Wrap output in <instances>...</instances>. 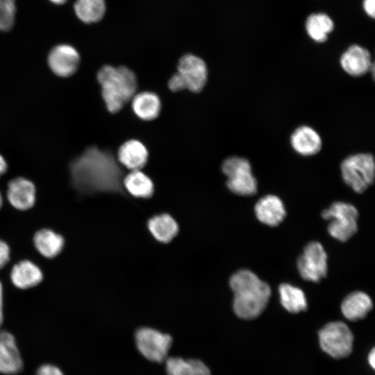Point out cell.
Masks as SVG:
<instances>
[{
    "label": "cell",
    "mask_w": 375,
    "mask_h": 375,
    "mask_svg": "<svg viewBox=\"0 0 375 375\" xmlns=\"http://www.w3.org/2000/svg\"><path fill=\"white\" fill-rule=\"evenodd\" d=\"M72 184L83 194H124L123 172L112 153L90 147L69 165Z\"/></svg>",
    "instance_id": "obj_1"
},
{
    "label": "cell",
    "mask_w": 375,
    "mask_h": 375,
    "mask_svg": "<svg viewBox=\"0 0 375 375\" xmlns=\"http://www.w3.org/2000/svg\"><path fill=\"white\" fill-rule=\"evenodd\" d=\"M229 283L234 293L233 307L237 316L244 319L258 317L269 301V286L247 269L233 274Z\"/></svg>",
    "instance_id": "obj_2"
},
{
    "label": "cell",
    "mask_w": 375,
    "mask_h": 375,
    "mask_svg": "<svg viewBox=\"0 0 375 375\" xmlns=\"http://www.w3.org/2000/svg\"><path fill=\"white\" fill-rule=\"evenodd\" d=\"M97 80L106 106L112 113L119 111L135 94L137 78L127 67L105 65L99 70Z\"/></svg>",
    "instance_id": "obj_3"
},
{
    "label": "cell",
    "mask_w": 375,
    "mask_h": 375,
    "mask_svg": "<svg viewBox=\"0 0 375 375\" xmlns=\"http://www.w3.org/2000/svg\"><path fill=\"white\" fill-rule=\"evenodd\" d=\"M208 79V69L205 62L192 54H185L178 60L177 72L168 82L173 92L188 90L199 92L204 88Z\"/></svg>",
    "instance_id": "obj_4"
},
{
    "label": "cell",
    "mask_w": 375,
    "mask_h": 375,
    "mask_svg": "<svg viewBox=\"0 0 375 375\" xmlns=\"http://www.w3.org/2000/svg\"><path fill=\"white\" fill-rule=\"evenodd\" d=\"M340 170L344 183L354 192L362 193L374 181V157L369 153L351 155L342 160Z\"/></svg>",
    "instance_id": "obj_5"
},
{
    "label": "cell",
    "mask_w": 375,
    "mask_h": 375,
    "mask_svg": "<svg viewBox=\"0 0 375 375\" xmlns=\"http://www.w3.org/2000/svg\"><path fill=\"white\" fill-rule=\"evenodd\" d=\"M222 169L227 177L226 186L232 192L241 196H251L256 193L257 181L247 159L238 156L229 157L223 162Z\"/></svg>",
    "instance_id": "obj_6"
},
{
    "label": "cell",
    "mask_w": 375,
    "mask_h": 375,
    "mask_svg": "<svg viewBox=\"0 0 375 375\" xmlns=\"http://www.w3.org/2000/svg\"><path fill=\"white\" fill-rule=\"evenodd\" d=\"M322 216L331 221L328 226L330 235L341 242L348 240L357 231L358 212L352 204L334 202L323 210Z\"/></svg>",
    "instance_id": "obj_7"
},
{
    "label": "cell",
    "mask_w": 375,
    "mask_h": 375,
    "mask_svg": "<svg viewBox=\"0 0 375 375\" xmlns=\"http://www.w3.org/2000/svg\"><path fill=\"white\" fill-rule=\"evenodd\" d=\"M321 349L335 359L349 356L353 349V335L349 326L342 322L326 324L319 333Z\"/></svg>",
    "instance_id": "obj_8"
},
{
    "label": "cell",
    "mask_w": 375,
    "mask_h": 375,
    "mask_svg": "<svg viewBox=\"0 0 375 375\" xmlns=\"http://www.w3.org/2000/svg\"><path fill=\"white\" fill-rule=\"evenodd\" d=\"M138 350L149 361L161 363L168 358L172 338L167 333L150 327H141L135 333Z\"/></svg>",
    "instance_id": "obj_9"
},
{
    "label": "cell",
    "mask_w": 375,
    "mask_h": 375,
    "mask_svg": "<svg viewBox=\"0 0 375 375\" xmlns=\"http://www.w3.org/2000/svg\"><path fill=\"white\" fill-rule=\"evenodd\" d=\"M297 267L300 275L306 281L318 282L326 276L327 256L322 245L317 242L308 244L298 259Z\"/></svg>",
    "instance_id": "obj_10"
},
{
    "label": "cell",
    "mask_w": 375,
    "mask_h": 375,
    "mask_svg": "<svg viewBox=\"0 0 375 375\" xmlns=\"http://www.w3.org/2000/svg\"><path fill=\"white\" fill-rule=\"evenodd\" d=\"M80 56L73 47L59 44L53 47L48 56V65L51 71L60 77H69L78 68Z\"/></svg>",
    "instance_id": "obj_11"
},
{
    "label": "cell",
    "mask_w": 375,
    "mask_h": 375,
    "mask_svg": "<svg viewBox=\"0 0 375 375\" xmlns=\"http://www.w3.org/2000/svg\"><path fill=\"white\" fill-rule=\"evenodd\" d=\"M340 64L347 74L354 77L363 76L374 67L370 52L358 44L351 45L342 53Z\"/></svg>",
    "instance_id": "obj_12"
},
{
    "label": "cell",
    "mask_w": 375,
    "mask_h": 375,
    "mask_svg": "<svg viewBox=\"0 0 375 375\" xmlns=\"http://www.w3.org/2000/svg\"><path fill=\"white\" fill-rule=\"evenodd\" d=\"M23 368V360L15 337L7 331H0V373L15 375Z\"/></svg>",
    "instance_id": "obj_13"
},
{
    "label": "cell",
    "mask_w": 375,
    "mask_h": 375,
    "mask_svg": "<svg viewBox=\"0 0 375 375\" xmlns=\"http://www.w3.org/2000/svg\"><path fill=\"white\" fill-rule=\"evenodd\" d=\"M36 190L34 184L23 177L12 179L8 184L7 198L16 209L26 210L35 202Z\"/></svg>",
    "instance_id": "obj_14"
},
{
    "label": "cell",
    "mask_w": 375,
    "mask_h": 375,
    "mask_svg": "<svg viewBox=\"0 0 375 375\" xmlns=\"http://www.w3.org/2000/svg\"><path fill=\"white\" fill-rule=\"evenodd\" d=\"M290 144L299 155L310 156L317 154L321 150L322 141L314 128L308 126H301L292 132Z\"/></svg>",
    "instance_id": "obj_15"
},
{
    "label": "cell",
    "mask_w": 375,
    "mask_h": 375,
    "mask_svg": "<svg viewBox=\"0 0 375 375\" xmlns=\"http://www.w3.org/2000/svg\"><path fill=\"white\" fill-rule=\"evenodd\" d=\"M254 210L258 219L271 226L279 224L286 215L282 200L274 194L260 198L256 203Z\"/></svg>",
    "instance_id": "obj_16"
},
{
    "label": "cell",
    "mask_w": 375,
    "mask_h": 375,
    "mask_svg": "<svg viewBox=\"0 0 375 375\" xmlns=\"http://www.w3.org/2000/svg\"><path fill=\"white\" fill-rule=\"evenodd\" d=\"M117 160L131 171L140 170L147 162L148 151L141 142L129 140L119 147Z\"/></svg>",
    "instance_id": "obj_17"
},
{
    "label": "cell",
    "mask_w": 375,
    "mask_h": 375,
    "mask_svg": "<svg viewBox=\"0 0 375 375\" xmlns=\"http://www.w3.org/2000/svg\"><path fill=\"white\" fill-rule=\"evenodd\" d=\"M10 279L15 287L26 290L38 285L43 279V274L35 264L24 260L13 266L10 272Z\"/></svg>",
    "instance_id": "obj_18"
},
{
    "label": "cell",
    "mask_w": 375,
    "mask_h": 375,
    "mask_svg": "<svg viewBox=\"0 0 375 375\" xmlns=\"http://www.w3.org/2000/svg\"><path fill=\"white\" fill-rule=\"evenodd\" d=\"M147 227L152 236L161 243L171 242L178 233V225L169 214L163 213L151 217Z\"/></svg>",
    "instance_id": "obj_19"
},
{
    "label": "cell",
    "mask_w": 375,
    "mask_h": 375,
    "mask_svg": "<svg viewBox=\"0 0 375 375\" xmlns=\"http://www.w3.org/2000/svg\"><path fill=\"white\" fill-rule=\"evenodd\" d=\"M370 297L362 292H355L349 294L341 304L343 315L350 321L361 319L372 308Z\"/></svg>",
    "instance_id": "obj_20"
},
{
    "label": "cell",
    "mask_w": 375,
    "mask_h": 375,
    "mask_svg": "<svg viewBox=\"0 0 375 375\" xmlns=\"http://www.w3.org/2000/svg\"><path fill=\"white\" fill-rule=\"evenodd\" d=\"M33 243L42 256L47 258H53L62 251L65 240L61 235L53 231L42 228L35 233Z\"/></svg>",
    "instance_id": "obj_21"
},
{
    "label": "cell",
    "mask_w": 375,
    "mask_h": 375,
    "mask_svg": "<svg viewBox=\"0 0 375 375\" xmlns=\"http://www.w3.org/2000/svg\"><path fill=\"white\" fill-rule=\"evenodd\" d=\"M165 362L167 375H211L208 367L198 359L169 357Z\"/></svg>",
    "instance_id": "obj_22"
},
{
    "label": "cell",
    "mask_w": 375,
    "mask_h": 375,
    "mask_svg": "<svg viewBox=\"0 0 375 375\" xmlns=\"http://www.w3.org/2000/svg\"><path fill=\"white\" fill-rule=\"evenodd\" d=\"M335 27L331 17L324 12L312 13L308 16L305 28L308 35L317 43H323L328 38Z\"/></svg>",
    "instance_id": "obj_23"
},
{
    "label": "cell",
    "mask_w": 375,
    "mask_h": 375,
    "mask_svg": "<svg viewBox=\"0 0 375 375\" xmlns=\"http://www.w3.org/2000/svg\"><path fill=\"white\" fill-rule=\"evenodd\" d=\"M132 108L138 117L145 121H150L158 116L161 103L156 94L143 92L133 96Z\"/></svg>",
    "instance_id": "obj_24"
},
{
    "label": "cell",
    "mask_w": 375,
    "mask_h": 375,
    "mask_svg": "<svg viewBox=\"0 0 375 375\" xmlns=\"http://www.w3.org/2000/svg\"><path fill=\"white\" fill-rule=\"evenodd\" d=\"M123 188L131 195L147 199L153 194V183L151 178L140 170L131 171L123 178Z\"/></svg>",
    "instance_id": "obj_25"
},
{
    "label": "cell",
    "mask_w": 375,
    "mask_h": 375,
    "mask_svg": "<svg viewBox=\"0 0 375 375\" xmlns=\"http://www.w3.org/2000/svg\"><path fill=\"white\" fill-rule=\"evenodd\" d=\"M278 292L281 303L288 312L298 313L307 308L306 298L301 289L283 283L280 285Z\"/></svg>",
    "instance_id": "obj_26"
},
{
    "label": "cell",
    "mask_w": 375,
    "mask_h": 375,
    "mask_svg": "<svg viewBox=\"0 0 375 375\" xmlns=\"http://www.w3.org/2000/svg\"><path fill=\"white\" fill-rule=\"evenodd\" d=\"M76 16L87 24L100 21L106 12L104 0H76L74 3Z\"/></svg>",
    "instance_id": "obj_27"
},
{
    "label": "cell",
    "mask_w": 375,
    "mask_h": 375,
    "mask_svg": "<svg viewBox=\"0 0 375 375\" xmlns=\"http://www.w3.org/2000/svg\"><path fill=\"white\" fill-rule=\"evenodd\" d=\"M15 0H0V30L10 31L15 23Z\"/></svg>",
    "instance_id": "obj_28"
},
{
    "label": "cell",
    "mask_w": 375,
    "mask_h": 375,
    "mask_svg": "<svg viewBox=\"0 0 375 375\" xmlns=\"http://www.w3.org/2000/svg\"><path fill=\"white\" fill-rule=\"evenodd\" d=\"M36 375H64V374L58 367L45 364L38 368Z\"/></svg>",
    "instance_id": "obj_29"
},
{
    "label": "cell",
    "mask_w": 375,
    "mask_h": 375,
    "mask_svg": "<svg viewBox=\"0 0 375 375\" xmlns=\"http://www.w3.org/2000/svg\"><path fill=\"white\" fill-rule=\"evenodd\" d=\"M10 260V249L8 245L0 240V269L5 267Z\"/></svg>",
    "instance_id": "obj_30"
},
{
    "label": "cell",
    "mask_w": 375,
    "mask_h": 375,
    "mask_svg": "<svg viewBox=\"0 0 375 375\" xmlns=\"http://www.w3.org/2000/svg\"><path fill=\"white\" fill-rule=\"evenodd\" d=\"M362 8L366 15L374 18L375 16V0H363Z\"/></svg>",
    "instance_id": "obj_31"
},
{
    "label": "cell",
    "mask_w": 375,
    "mask_h": 375,
    "mask_svg": "<svg viewBox=\"0 0 375 375\" xmlns=\"http://www.w3.org/2000/svg\"><path fill=\"white\" fill-rule=\"evenodd\" d=\"M3 322V287L0 281V328Z\"/></svg>",
    "instance_id": "obj_32"
},
{
    "label": "cell",
    "mask_w": 375,
    "mask_h": 375,
    "mask_svg": "<svg viewBox=\"0 0 375 375\" xmlns=\"http://www.w3.org/2000/svg\"><path fill=\"white\" fill-rule=\"evenodd\" d=\"M8 165L2 156L0 155V176L4 174L7 171Z\"/></svg>",
    "instance_id": "obj_33"
},
{
    "label": "cell",
    "mask_w": 375,
    "mask_h": 375,
    "mask_svg": "<svg viewBox=\"0 0 375 375\" xmlns=\"http://www.w3.org/2000/svg\"><path fill=\"white\" fill-rule=\"evenodd\" d=\"M367 360H368V362H369V365L371 366V367L374 369V366H375V350H374V348L370 351V352H369V353L368 355Z\"/></svg>",
    "instance_id": "obj_34"
},
{
    "label": "cell",
    "mask_w": 375,
    "mask_h": 375,
    "mask_svg": "<svg viewBox=\"0 0 375 375\" xmlns=\"http://www.w3.org/2000/svg\"><path fill=\"white\" fill-rule=\"evenodd\" d=\"M49 1H51L52 3L55 4L60 5V4L65 3L67 0H49Z\"/></svg>",
    "instance_id": "obj_35"
},
{
    "label": "cell",
    "mask_w": 375,
    "mask_h": 375,
    "mask_svg": "<svg viewBox=\"0 0 375 375\" xmlns=\"http://www.w3.org/2000/svg\"><path fill=\"white\" fill-rule=\"evenodd\" d=\"M2 204H3V199H2L1 194L0 192V208L2 206Z\"/></svg>",
    "instance_id": "obj_36"
}]
</instances>
